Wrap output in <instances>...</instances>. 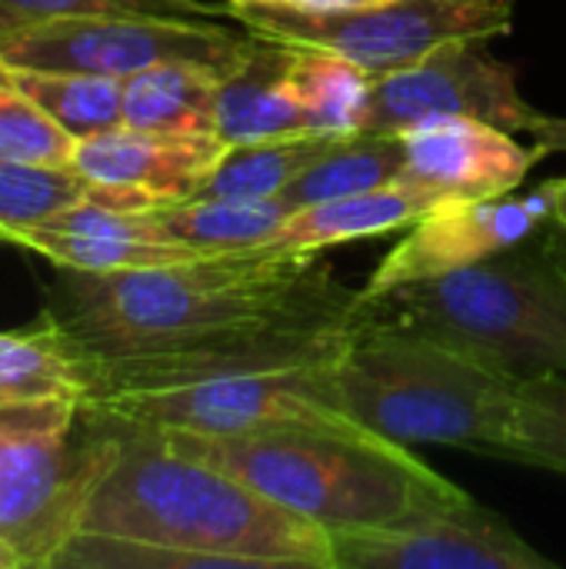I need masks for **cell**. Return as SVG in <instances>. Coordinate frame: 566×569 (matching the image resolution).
<instances>
[{
  "instance_id": "1",
  "label": "cell",
  "mask_w": 566,
  "mask_h": 569,
  "mask_svg": "<svg viewBox=\"0 0 566 569\" xmlns=\"http://www.w3.org/2000/svg\"><path fill=\"white\" fill-rule=\"evenodd\" d=\"M110 457L53 567L337 569L324 527L153 433H107Z\"/></svg>"
},
{
  "instance_id": "2",
  "label": "cell",
  "mask_w": 566,
  "mask_h": 569,
  "mask_svg": "<svg viewBox=\"0 0 566 569\" xmlns=\"http://www.w3.org/2000/svg\"><path fill=\"white\" fill-rule=\"evenodd\" d=\"M50 307L83 353H150L294 327H344L360 290L317 257L214 253L167 267L77 273Z\"/></svg>"
},
{
  "instance_id": "3",
  "label": "cell",
  "mask_w": 566,
  "mask_h": 569,
  "mask_svg": "<svg viewBox=\"0 0 566 569\" xmlns=\"http://www.w3.org/2000/svg\"><path fill=\"white\" fill-rule=\"evenodd\" d=\"M344 327H294L254 337L150 350L83 353L77 417L93 433L237 437L344 417L330 363Z\"/></svg>"
},
{
  "instance_id": "4",
  "label": "cell",
  "mask_w": 566,
  "mask_h": 569,
  "mask_svg": "<svg viewBox=\"0 0 566 569\" xmlns=\"http://www.w3.org/2000/svg\"><path fill=\"white\" fill-rule=\"evenodd\" d=\"M153 437L250 483L327 533L390 527L474 500L410 447L360 427L347 413L237 437Z\"/></svg>"
},
{
  "instance_id": "5",
  "label": "cell",
  "mask_w": 566,
  "mask_h": 569,
  "mask_svg": "<svg viewBox=\"0 0 566 569\" xmlns=\"http://www.w3.org/2000/svg\"><path fill=\"white\" fill-rule=\"evenodd\" d=\"M520 380L440 337L357 317L330 363L334 403L360 427L410 443L507 460Z\"/></svg>"
},
{
  "instance_id": "6",
  "label": "cell",
  "mask_w": 566,
  "mask_h": 569,
  "mask_svg": "<svg viewBox=\"0 0 566 569\" xmlns=\"http://www.w3.org/2000/svg\"><path fill=\"white\" fill-rule=\"evenodd\" d=\"M357 317L440 337L517 380L566 373V257L547 227L467 270L360 297Z\"/></svg>"
},
{
  "instance_id": "7",
  "label": "cell",
  "mask_w": 566,
  "mask_h": 569,
  "mask_svg": "<svg viewBox=\"0 0 566 569\" xmlns=\"http://www.w3.org/2000/svg\"><path fill=\"white\" fill-rule=\"evenodd\" d=\"M110 457V437L77 417V400L0 407V550L20 567H53Z\"/></svg>"
},
{
  "instance_id": "8",
  "label": "cell",
  "mask_w": 566,
  "mask_h": 569,
  "mask_svg": "<svg viewBox=\"0 0 566 569\" xmlns=\"http://www.w3.org/2000/svg\"><path fill=\"white\" fill-rule=\"evenodd\" d=\"M250 43L254 30L237 33L203 17L80 13L3 33L0 63L123 80L137 70L183 60L227 77L247 57Z\"/></svg>"
},
{
  "instance_id": "9",
  "label": "cell",
  "mask_w": 566,
  "mask_h": 569,
  "mask_svg": "<svg viewBox=\"0 0 566 569\" xmlns=\"http://www.w3.org/2000/svg\"><path fill=\"white\" fill-rule=\"evenodd\" d=\"M247 30L340 53L374 80L404 70L460 37H500L514 27V0H384L340 13L230 7Z\"/></svg>"
},
{
  "instance_id": "10",
  "label": "cell",
  "mask_w": 566,
  "mask_h": 569,
  "mask_svg": "<svg viewBox=\"0 0 566 569\" xmlns=\"http://www.w3.org/2000/svg\"><path fill=\"white\" fill-rule=\"evenodd\" d=\"M440 117H477L510 133H530L540 110L520 97L514 67L487 50V37H460L377 77L360 130L397 137Z\"/></svg>"
},
{
  "instance_id": "11",
  "label": "cell",
  "mask_w": 566,
  "mask_h": 569,
  "mask_svg": "<svg viewBox=\"0 0 566 569\" xmlns=\"http://www.w3.org/2000/svg\"><path fill=\"white\" fill-rule=\"evenodd\" d=\"M557 180L514 197L484 200H450L410 223L407 237L377 263V270L360 287V297H377L404 283L437 280L474 263H484L554 223Z\"/></svg>"
},
{
  "instance_id": "12",
  "label": "cell",
  "mask_w": 566,
  "mask_h": 569,
  "mask_svg": "<svg viewBox=\"0 0 566 569\" xmlns=\"http://www.w3.org/2000/svg\"><path fill=\"white\" fill-rule=\"evenodd\" d=\"M330 540L337 569H554L474 500L390 527L340 530Z\"/></svg>"
},
{
  "instance_id": "13",
  "label": "cell",
  "mask_w": 566,
  "mask_h": 569,
  "mask_svg": "<svg viewBox=\"0 0 566 569\" xmlns=\"http://www.w3.org/2000/svg\"><path fill=\"white\" fill-rule=\"evenodd\" d=\"M224 150L217 133H157L120 123L77 140L73 170L90 183L87 200L113 210H153L190 200Z\"/></svg>"
},
{
  "instance_id": "14",
  "label": "cell",
  "mask_w": 566,
  "mask_h": 569,
  "mask_svg": "<svg viewBox=\"0 0 566 569\" xmlns=\"http://www.w3.org/2000/svg\"><path fill=\"white\" fill-rule=\"evenodd\" d=\"M404 140V167L397 183L430 197L437 207L450 200H484L514 193L547 150L524 147L510 130L477 117H440L420 123Z\"/></svg>"
},
{
  "instance_id": "15",
  "label": "cell",
  "mask_w": 566,
  "mask_h": 569,
  "mask_svg": "<svg viewBox=\"0 0 566 569\" xmlns=\"http://www.w3.org/2000/svg\"><path fill=\"white\" fill-rule=\"evenodd\" d=\"M10 247L30 250L60 270L117 273L197 260L200 253L173 240L150 210H113L77 200L13 233Z\"/></svg>"
},
{
  "instance_id": "16",
  "label": "cell",
  "mask_w": 566,
  "mask_h": 569,
  "mask_svg": "<svg viewBox=\"0 0 566 569\" xmlns=\"http://www.w3.org/2000/svg\"><path fill=\"white\" fill-rule=\"evenodd\" d=\"M290 43L254 33L247 57L220 77L214 130L227 147L317 133L307 127V117L290 90Z\"/></svg>"
},
{
  "instance_id": "17",
  "label": "cell",
  "mask_w": 566,
  "mask_h": 569,
  "mask_svg": "<svg viewBox=\"0 0 566 569\" xmlns=\"http://www.w3.org/2000/svg\"><path fill=\"white\" fill-rule=\"evenodd\" d=\"M437 203L407 183L377 187L354 197H337L324 203L300 207L284 217V223L254 247V253H280V257H320V250L380 237L417 223Z\"/></svg>"
},
{
  "instance_id": "18",
  "label": "cell",
  "mask_w": 566,
  "mask_h": 569,
  "mask_svg": "<svg viewBox=\"0 0 566 569\" xmlns=\"http://www.w3.org/2000/svg\"><path fill=\"white\" fill-rule=\"evenodd\" d=\"M83 350L47 307L20 330H0V407L80 400Z\"/></svg>"
},
{
  "instance_id": "19",
  "label": "cell",
  "mask_w": 566,
  "mask_h": 569,
  "mask_svg": "<svg viewBox=\"0 0 566 569\" xmlns=\"http://www.w3.org/2000/svg\"><path fill=\"white\" fill-rule=\"evenodd\" d=\"M217 70L203 63H157L123 77V123L157 133H217Z\"/></svg>"
},
{
  "instance_id": "20",
  "label": "cell",
  "mask_w": 566,
  "mask_h": 569,
  "mask_svg": "<svg viewBox=\"0 0 566 569\" xmlns=\"http://www.w3.org/2000/svg\"><path fill=\"white\" fill-rule=\"evenodd\" d=\"M344 133H294L277 140L230 143L193 197L210 200H274Z\"/></svg>"
},
{
  "instance_id": "21",
  "label": "cell",
  "mask_w": 566,
  "mask_h": 569,
  "mask_svg": "<svg viewBox=\"0 0 566 569\" xmlns=\"http://www.w3.org/2000/svg\"><path fill=\"white\" fill-rule=\"evenodd\" d=\"M404 167V140L394 133H344L327 153H320L277 200L294 213L310 203L367 193L397 183Z\"/></svg>"
},
{
  "instance_id": "22",
  "label": "cell",
  "mask_w": 566,
  "mask_h": 569,
  "mask_svg": "<svg viewBox=\"0 0 566 569\" xmlns=\"http://www.w3.org/2000/svg\"><path fill=\"white\" fill-rule=\"evenodd\" d=\"M153 220L180 243L200 257L214 253H244L264 243L290 213L277 197L274 200H210L190 197L150 210Z\"/></svg>"
},
{
  "instance_id": "23",
  "label": "cell",
  "mask_w": 566,
  "mask_h": 569,
  "mask_svg": "<svg viewBox=\"0 0 566 569\" xmlns=\"http://www.w3.org/2000/svg\"><path fill=\"white\" fill-rule=\"evenodd\" d=\"M13 83L73 140H90L123 123V80L73 70L3 63Z\"/></svg>"
},
{
  "instance_id": "24",
  "label": "cell",
  "mask_w": 566,
  "mask_h": 569,
  "mask_svg": "<svg viewBox=\"0 0 566 569\" xmlns=\"http://www.w3.org/2000/svg\"><path fill=\"white\" fill-rule=\"evenodd\" d=\"M290 47V90L307 117V127L317 133H357L374 77L340 53L297 43Z\"/></svg>"
},
{
  "instance_id": "25",
  "label": "cell",
  "mask_w": 566,
  "mask_h": 569,
  "mask_svg": "<svg viewBox=\"0 0 566 569\" xmlns=\"http://www.w3.org/2000/svg\"><path fill=\"white\" fill-rule=\"evenodd\" d=\"M507 460L566 477V373L520 380Z\"/></svg>"
},
{
  "instance_id": "26",
  "label": "cell",
  "mask_w": 566,
  "mask_h": 569,
  "mask_svg": "<svg viewBox=\"0 0 566 569\" xmlns=\"http://www.w3.org/2000/svg\"><path fill=\"white\" fill-rule=\"evenodd\" d=\"M90 197V183L77 170L0 160V243L17 230Z\"/></svg>"
},
{
  "instance_id": "27",
  "label": "cell",
  "mask_w": 566,
  "mask_h": 569,
  "mask_svg": "<svg viewBox=\"0 0 566 569\" xmlns=\"http://www.w3.org/2000/svg\"><path fill=\"white\" fill-rule=\"evenodd\" d=\"M77 140L63 133L0 63V160L73 170Z\"/></svg>"
},
{
  "instance_id": "28",
  "label": "cell",
  "mask_w": 566,
  "mask_h": 569,
  "mask_svg": "<svg viewBox=\"0 0 566 569\" xmlns=\"http://www.w3.org/2000/svg\"><path fill=\"white\" fill-rule=\"evenodd\" d=\"M80 13H153V17H234L230 3L207 0H0V37L33 23Z\"/></svg>"
},
{
  "instance_id": "29",
  "label": "cell",
  "mask_w": 566,
  "mask_h": 569,
  "mask_svg": "<svg viewBox=\"0 0 566 569\" xmlns=\"http://www.w3.org/2000/svg\"><path fill=\"white\" fill-rule=\"evenodd\" d=\"M230 7H270V10H294V13H340L360 10L384 0H227Z\"/></svg>"
},
{
  "instance_id": "30",
  "label": "cell",
  "mask_w": 566,
  "mask_h": 569,
  "mask_svg": "<svg viewBox=\"0 0 566 569\" xmlns=\"http://www.w3.org/2000/svg\"><path fill=\"white\" fill-rule=\"evenodd\" d=\"M530 133H534V140L547 153H566V117H547V113H540Z\"/></svg>"
},
{
  "instance_id": "31",
  "label": "cell",
  "mask_w": 566,
  "mask_h": 569,
  "mask_svg": "<svg viewBox=\"0 0 566 569\" xmlns=\"http://www.w3.org/2000/svg\"><path fill=\"white\" fill-rule=\"evenodd\" d=\"M554 223L566 230V177H557V200H554Z\"/></svg>"
},
{
  "instance_id": "32",
  "label": "cell",
  "mask_w": 566,
  "mask_h": 569,
  "mask_svg": "<svg viewBox=\"0 0 566 569\" xmlns=\"http://www.w3.org/2000/svg\"><path fill=\"white\" fill-rule=\"evenodd\" d=\"M550 233H554V243L560 247V253L566 257V230H560L557 223H550Z\"/></svg>"
},
{
  "instance_id": "33",
  "label": "cell",
  "mask_w": 566,
  "mask_h": 569,
  "mask_svg": "<svg viewBox=\"0 0 566 569\" xmlns=\"http://www.w3.org/2000/svg\"><path fill=\"white\" fill-rule=\"evenodd\" d=\"M0 569H17V563H13L3 550H0Z\"/></svg>"
}]
</instances>
